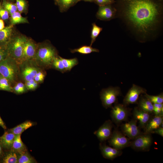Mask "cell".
Returning <instances> with one entry per match:
<instances>
[{
    "instance_id": "1",
    "label": "cell",
    "mask_w": 163,
    "mask_h": 163,
    "mask_svg": "<svg viewBox=\"0 0 163 163\" xmlns=\"http://www.w3.org/2000/svg\"><path fill=\"white\" fill-rule=\"evenodd\" d=\"M124 14L138 31L146 34L153 30L159 22V6L152 0H125Z\"/></svg>"
},
{
    "instance_id": "2",
    "label": "cell",
    "mask_w": 163,
    "mask_h": 163,
    "mask_svg": "<svg viewBox=\"0 0 163 163\" xmlns=\"http://www.w3.org/2000/svg\"><path fill=\"white\" fill-rule=\"evenodd\" d=\"M58 56L56 48L50 42H45L38 44L34 59L40 68L47 70L51 69L53 59Z\"/></svg>"
},
{
    "instance_id": "3",
    "label": "cell",
    "mask_w": 163,
    "mask_h": 163,
    "mask_svg": "<svg viewBox=\"0 0 163 163\" xmlns=\"http://www.w3.org/2000/svg\"><path fill=\"white\" fill-rule=\"evenodd\" d=\"M0 74L10 82L12 87L21 81L19 63L8 56L0 63Z\"/></svg>"
},
{
    "instance_id": "4",
    "label": "cell",
    "mask_w": 163,
    "mask_h": 163,
    "mask_svg": "<svg viewBox=\"0 0 163 163\" xmlns=\"http://www.w3.org/2000/svg\"><path fill=\"white\" fill-rule=\"evenodd\" d=\"M27 38L24 35L15 34L6 47L8 56L15 60L19 64L22 58L24 44Z\"/></svg>"
},
{
    "instance_id": "5",
    "label": "cell",
    "mask_w": 163,
    "mask_h": 163,
    "mask_svg": "<svg viewBox=\"0 0 163 163\" xmlns=\"http://www.w3.org/2000/svg\"><path fill=\"white\" fill-rule=\"evenodd\" d=\"M21 81L24 82L34 79V77L41 68L34 59L23 61L19 64Z\"/></svg>"
},
{
    "instance_id": "6",
    "label": "cell",
    "mask_w": 163,
    "mask_h": 163,
    "mask_svg": "<svg viewBox=\"0 0 163 163\" xmlns=\"http://www.w3.org/2000/svg\"><path fill=\"white\" fill-rule=\"evenodd\" d=\"M121 94L120 88L118 87H110L103 89L100 93L103 106L105 108L112 107V104L116 103L117 97Z\"/></svg>"
},
{
    "instance_id": "7",
    "label": "cell",
    "mask_w": 163,
    "mask_h": 163,
    "mask_svg": "<svg viewBox=\"0 0 163 163\" xmlns=\"http://www.w3.org/2000/svg\"><path fill=\"white\" fill-rule=\"evenodd\" d=\"M152 142L151 133H143L131 141L130 146L137 151H148Z\"/></svg>"
},
{
    "instance_id": "8",
    "label": "cell",
    "mask_w": 163,
    "mask_h": 163,
    "mask_svg": "<svg viewBox=\"0 0 163 163\" xmlns=\"http://www.w3.org/2000/svg\"><path fill=\"white\" fill-rule=\"evenodd\" d=\"M123 104L115 103L112 107L110 116L113 121L117 124L127 120L130 113V110Z\"/></svg>"
},
{
    "instance_id": "9",
    "label": "cell",
    "mask_w": 163,
    "mask_h": 163,
    "mask_svg": "<svg viewBox=\"0 0 163 163\" xmlns=\"http://www.w3.org/2000/svg\"><path fill=\"white\" fill-rule=\"evenodd\" d=\"M108 140L110 145L119 150L130 146L131 141L130 139L126 137L123 133L116 129L112 132Z\"/></svg>"
},
{
    "instance_id": "10",
    "label": "cell",
    "mask_w": 163,
    "mask_h": 163,
    "mask_svg": "<svg viewBox=\"0 0 163 163\" xmlns=\"http://www.w3.org/2000/svg\"><path fill=\"white\" fill-rule=\"evenodd\" d=\"M146 92L145 89L133 84L124 98L123 104L127 106L130 104L137 103L140 95L146 93Z\"/></svg>"
},
{
    "instance_id": "11",
    "label": "cell",
    "mask_w": 163,
    "mask_h": 163,
    "mask_svg": "<svg viewBox=\"0 0 163 163\" xmlns=\"http://www.w3.org/2000/svg\"><path fill=\"white\" fill-rule=\"evenodd\" d=\"M137 120L134 118L130 121L123 124L121 129L122 133L130 139H133L143 133L137 126Z\"/></svg>"
},
{
    "instance_id": "12",
    "label": "cell",
    "mask_w": 163,
    "mask_h": 163,
    "mask_svg": "<svg viewBox=\"0 0 163 163\" xmlns=\"http://www.w3.org/2000/svg\"><path fill=\"white\" fill-rule=\"evenodd\" d=\"M37 46L38 44L32 40L27 38L24 44L23 55L20 64L27 60L34 59Z\"/></svg>"
},
{
    "instance_id": "13",
    "label": "cell",
    "mask_w": 163,
    "mask_h": 163,
    "mask_svg": "<svg viewBox=\"0 0 163 163\" xmlns=\"http://www.w3.org/2000/svg\"><path fill=\"white\" fill-rule=\"evenodd\" d=\"M113 124L111 121L108 120L105 122L94 134L101 142H105L110 137L112 134Z\"/></svg>"
},
{
    "instance_id": "14",
    "label": "cell",
    "mask_w": 163,
    "mask_h": 163,
    "mask_svg": "<svg viewBox=\"0 0 163 163\" xmlns=\"http://www.w3.org/2000/svg\"><path fill=\"white\" fill-rule=\"evenodd\" d=\"M104 142H101L100 143L99 149L104 158L112 160L122 155V152L121 150L107 146Z\"/></svg>"
},
{
    "instance_id": "15",
    "label": "cell",
    "mask_w": 163,
    "mask_h": 163,
    "mask_svg": "<svg viewBox=\"0 0 163 163\" xmlns=\"http://www.w3.org/2000/svg\"><path fill=\"white\" fill-rule=\"evenodd\" d=\"M116 14V10L109 5L100 6L96 16L101 20L109 21L114 17Z\"/></svg>"
},
{
    "instance_id": "16",
    "label": "cell",
    "mask_w": 163,
    "mask_h": 163,
    "mask_svg": "<svg viewBox=\"0 0 163 163\" xmlns=\"http://www.w3.org/2000/svg\"><path fill=\"white\" fill-rule=\"evenodd\" d=\"M133 115V118L139 121V128L143 129L151 117L150 114L140 109L138 107H135Z\"/></svg>"
},
{
    "instance_id": "17",
    "label": "cell",
    "mask_w": 163,
    "mask_h": 163,
    "mask_svg": "<svg viewBox=\"0 0 163 163\" xmlns=\"http://www.w3.org/2000/svg\"><path fill=\"white\" fill-rule=\"evenodd\" d=\"M13 26L11 24L0 30V46L6 47L15 34Z\"/></svg>"
},
{
    "instance_id": "18",
    "label": "cell",
    "mask_w": 163,
    "mask_h": 163,
    "mask_svg": "<svg viewBox=\"0 0 163 163\" xmlns=\"http://www.w3.org/2000/svg\"><path fill=\"white\" fill-rule=\"evenodd\" d=\"M15 135L8 129L5 130L0 137V145L3 150L8 151L11 149Z\"/></svg>"
},
{
    "instance_id": "19",
    "label": "cell",
    "mask_w": 163,
    "mask_h": 163,
    "mask_svg": "<svg viewBox=\"0 0 163 163\" xmlns=\"http://www.w3.org/2000/svg\"><path fill=\"white\" fill-rule=\"evenodd\" d=\"M163 120V116L155 115L151 117L144 129V133L151 134L154 130L160 127Z\"/></svg>"
},
{
    "instance_id": "20",
    "label": "cell",
    "mask_w": 163,
    "mask_h": 163,
    "mask_svg": "<svg viewBox=\"0 0 163 163\" xmlns=\"http://www.w3.org/2000/svg\"><path fill=\"white\" fill-rule=\"evenodd\" d=\"M137 104L138 107L140 109L150 114L153 113V104L144 96L141 94Z\"/></svg>"
},
{
    "instance_id": "21",
    "label": "cell",
    "mask_w": 163,
    "mask_h": 163,
    "mask_svg": "<svg viewBox=\"0 0 163 163\" xmlns=\"http://www.w3.org/2000/svg\"><path fill=\"white\" fill-rule=\"evenodd\" d=\"M21 135H15L11 149L18 154L27 150L26 145L22 141Z\"/></svg>"
},
{
    "instance_id": "22",
    "label": "cell",
    "mask_w": 163,
    "mask_h": 163,
    "mask_svg": "<svg viewBox=\"0 0 163 163\" xmlns=\"http://www.w3.org/2000/svg\"><path fill=\"white\" fill-rule=\"evenodd\" d=\"M36 123L30 120H26L16 126L9 129L15 135L21 134L28 129L35 125Z\"/></svg>"
},
{
    "instance_id": "23",
    "label": "cell",
    "mask_w": 163,
    "mask_h": 163,
    "mask_svg": "<svg viewBox=\"0 0 163 163\" xmlns=\"http://www.w3.org/2000/svg\"><path fill=\"white\" fill-rule=\"evenodd\" d=\"M18 154L11 150L5 151L0 159L1 162L3 163H18Z\"/></svg>"
},
{
    "instance_id": "24",
    "label": "cell",
    "mask_w": 163,
    "mask_h": 163,
    "mask_svg": "<svg viewBox=\"0 0 163 163\" xmlns=\"http://www.w3.org/2000/svg\"><path fill=\"white\" fill-rule=\"evenodd\" d=\"M10 19L11 25H13L19 24L29 23L27 18L22 17L18 11L11 14Z\"/></svg>"
},
{
    "instance_id": "25",
    "label": "cell",
    "mask_w": 163,
    "mask_h": 163,
    "mask_svg": "<svg viewBox=\"0 0 163 163\" xmlns=\"http://www.w3.org/2000/svg\"><path fill=\"white\" fill-rule=\"evenodd\" d=\"M59 5L60 11H67L70 7L76 3L78 0H55Z\"/></svg>"
},
{
    "instance_id": "26",
    "label": "cell",
    "mask_w": 163,
    "mask_h": 163,
    "mask_svg": "<svg viewBox=\"0 0 163 163\" xmlns=\"http://www.w3.org/2000/svg\"><path fill=\"white\" fill-rule=\"evenodd\" d=\"M99 50L93 48L91 46L84 45L74 49L71 50L70 52L72 53H78L83 54H87L93 52H99Z\"/></svg>"
},
{
    "instance_id": "27",
    "label": "cell",
    "mask_w": 163,
    "mask_h": 163,
    "mask_svg": "<svg viewBox=\"0 0 163 163\" xmlns=\"http://www.w3.org/2000/svg\"><path fill=\"white\" fill-rule=\"evenodd\" d=\"M18 163H35L37 162L27 150L18 154Z\"/></svg>"
},
{
    "instance_id": "28",
    "label": "cell",
    "mask_w": 163,
    "mask_h": 163,
    "mask_svg": "<svg viewBox=\"0 0 163 163\" xmlns=\"http://www.w3.org/2000/svg\"><path fill=\"white\" fill-rule=\"evenodd\" d=\"M60 57L67 72L70 71L73 67L78 65V60L76 58L66 59L60 56Z\"/></svg>"
},
{
    "instance_id": "29",
    "label": "cell",
    "mask_w": 163,
    "mask_h": 163,
    "mask_svg": "<svg viewBox=\"0 0 163 163\" xmlns=\"http://www.w3.org/2000/svg\"><path fill=\"white\" fill-rule=\"evenodd\" d=\"M0 91L13 93V87L10 82L0 74Z\"/></svg>"
},
{
    "instance_id": "30",
    "label": "cell",
    "mask_w": 163,
    "mask_h": 163,
    "mask_svg": "<svg viewBox=\"0 0 163 163\" xmlns=\"http://www.w3.org/2000/svg\"><path fill=\"white\" fill-rule=\"evenodd\" d=\"M13 93L20 94L27 92L28 90L25 83L20 81L17 82L13 87Z\"/></svg>"
},
{
    "instance_id": "31",
    "label": "cell",
    "mask_w": 163,
    "mask_h": 163,
    "mask_svg": "<svg viewBox=\"0 0 163 163\" xmlns=\"http://www.w3.org/2000/svg\"><path fill=\"white\" fill-rule=\"evenodd\" d=\"M52 68L59 71L62 73L67 72L60 56L59 55L53 59L51 66V69Z\"/></svg>"
},
{
    "instance_id": "32",
    "label": "cell",
    "mask_w": 163,
    "mask_h": 163,
    "mask_svg": "<svg viewBox=\"0 0 163 163\" xmlns=\"http://www.w3.org/2000/svg\"><path fill=\"white\" fill-rule=\"evenodd\" d=\"M92 27L91 31V41L90 46H91L96 40L97 37L98 36L102 30V28L98 26L95 23L92 24Z\"/></svg>"
},
{
    "instance_id": "33",
    "label": "cell",
    "mask_w": 163,
    "mask_h": 163,
    "mask_svg": "<svg viewBox=\"0 0 163 163\" xmlns=\"http://www.w3.org/2000/svg\"><path fill=\"white\" fill-rule=\"evenodd\" d=\"M2 7L8 11L11 14L17 11L15 4L8 2L6 0L3 1L2 5Z\"/></svg>"
},
{
    "instance_id": "34",
    "label": "cell",
    "mask_w": 163,
    "mask_h": 163,
    "mask_svg": "<svg viewBox=\"0 0 163 163\" xmlns=\"http://www.w3.org/2000/svg\"><path fill=\"white\" fill-rule=\"evenodd\" d=\"M144 96L153 104L163 103V94L161 93L157 95H151L145 93Z\"/></svg>"
},
{
    "instance_id": "35",
    "label": "cell",
    "mask_w": 163,
    "mask_h": 163,
    "mask_svg": "<svg viewBox=\"0 0 163 163\" xmlns=\"http://www.w3.org/2000/svg\"><path fill=\"white\" fill-rule=\"evenodd\" d=\"M46 75V70L41 68L36 74L34 79L39 84L42 83L43 82Z\"/></svg>"
},
{
    "instance_id": "36",
    "label": "cell",
    "mask_w": 163,
    "mask_h": 163,
    "mask_svg": "<svg viewBox=\"0 0 163 163\" xmlns=\"http://www.w3.org/2000/svg\"><path fill=\"white\" fill-rule=\"evenodd\" d=\"M17 10L20 13H25L27 11V4L25 0H16Z\"/></svg>"
},
{
    "instance_id": "37",
    "label": "cell",
    "mask_w": 163,
    "mask_h": 163,
    "mask_svg": "<svg viewBox=\"0 0 163 163\" xmlns=\"http://www.w3.org/2000/svg\"><path fill=\"white\" fill-rule=\"evenodd\" d=\"M24 83L28 91L35 90L39 87L40 84L34 79L26 81Z\"/></svg>"
},
{
    "instance_id": "38",
    "label": "cell",
    "mask_w": 163,
    "mask_h": 163,
    "mask_svg": "<svg viewBox=\"0 0 163 163\" xmlns=\"http://www.w3.org/2000/svg\"><path fill=\"white\" fill-rule=\"evenodd\" d=\"M8 56L7 48L0 46V63Z\"/></svg>"
},
{
    "instance_id": "39",
    "label": "cell",
    "mask_w": 163,
    "mask_h": 163,
    "mask_svg": "<svg viewBox=\"0 0 163 163\" xmlns=\"http://www.w3.org/2000/svg\"><path fill=\"white\" fill-rule=\"evenodd\" d=\"M9 12L2 7L0 9V18L3 20H6L9 18Z\"/></svg>"
},
{
    "instance_id": "40",
    "label": "cell",
    "mask_w": 163,
    "mask_h": 163,
    "mask_svg": "<svg viewBox=\"0 0 163 163\" xmlns=\"http://www.w3.org/2000/svg\"><path fill=\"white\" fill-rule=\"evenodd\" d=\"M94 1L100 6L109 5L113 2V0H94Z\"/></svg>"
},
{
    "instance_id": "41",
    "label": "cell",
    "mask_w": 163,
    "mask_h": 163,
    "mask_svg": "<svg viewBox=\"0 0 163 163\" xmlns=\"http://www.w3.org/2000/svg\"><path fill=\"white\" fill-rule=\"evenodd\" d=\"M153 113H154L155 115L163 116V110L156 108L154 107Z\"/></svg>"
},
{
    "instance_id": "42",
    "label": "cell",
    "mask_w": 163,
    "mask_h": 163,
    "mask_svg": "<svg viewBox=\"0 0 163 163\" xmlns=\"http://www.w3.org/2000/svg\"><path fill=\"white\" fill-rule=\"evenodd\" d=\"M155 133L161 136H163V128L159 127L157 129L154 130L151 133Z\"/></svg>"
},
{
    "instance_id": "43",
    "label": "cell",
    "mask_w": 163,
    "mask_h": 163,
    "mask_svg": "<svg viewBox=\"0 0 163 163\" xmlns=\"http://www.w3.org/2000/svg\"><path fill=\"white\" fill-rule=\"evenodd\" d=\"M154 107L156 108L163 110V103H155L153 104Z\"/></svg>"
},
{
    "instance_id": "44",
    "label": "cell",
    "mask_w": 163,
    "mask_h": 163,
    "mask_svg": "<svg viewBox=\"0 0 163 163\" xmlns=\"http://www.w3.org/2000/svg\"><path fill=\"white\" fill-rule=\"evenodd\" d=\"M0 126H1L4 129H7L6 125L4 122L1 117L0 116Z\"/></svg>"
},
{
    "instance_id": "45",
    "label": "cell",
    "mask_w": 163,
    "mask_h": 163,
    "mask_svg": "<svg viewBox=\"0 0 163 163\" xmlns=\"http://www.w3.org/2000/svg\"><path fill=\"white\" fill-rule=\"evenodd\" d=\"M5 27L4 23L3 20L0 19V30H2Z\"/></svg>"
},
{
    "instance_id": "46",
    "label": "cell",
    "mask_w": 163,
    "mask_h": 163,
    "mask_svg": "<svg viewBox=\"0 0 163 163\" xmlns=\"http://www.w3.org/2000/svg\"><path fill=\"white\" fill-rule=\"evenodd\" d=\"M4 153L3 149L1 145H0V159L2 157Z\"/></svg>"
},
{
    "instance_id": "47",
    "label": "cell",
    "mask_w": 163,
    "mask_h": 163,
    "mask_svg": "<svg viewBox=\"0 0 163 163\" xmlns=\"http://www.w3.org/2000/svg\"><path fill=\"white\" fill-rule=\"evenodd\" d=\"M79 0V1H80V0H83V1H85L91 2H92V1H94V0Z\"/></svg>"
},
{
    "instance_id": "48",
    "label": "cell",
    "mask_w": 163,
    "mask_h": 163,
    "mask_svg": "<svg viewBox=\"0 0 163 163\" xmlns=\"http://www.w3.org/2000/svg\"><path fill=\"white\" fill-rule=\"evenodd\" d=\"M2 8V5H1L0 3V9Z\"/></svg>"
},
{
    "instance_id": "49",
    "label": "cell",
    "mask_w": 163,
    "mask_h": 163,
    "mask_svg": "<svg viewBox=\"0 0 163 163\" xmlns=\"http://www.w3.org/2000/svg\"><path fill=\"white\" fill-rule=\"evenodd\" d=\"M11 0L13 1V0Z\"/></svg>"
},
{
    "instance_id": "50",
    "label": "cell",
    "mask_w": 163,
    "mask_h": 163,
    "mask_svg": "<svg viewBox=\"0 0 163 163\" xmlns=\"http://www.w3.org/2000/svg\"></svg>"
}]
</instances>
